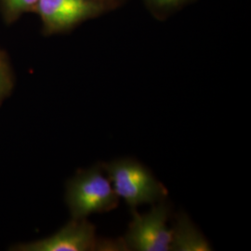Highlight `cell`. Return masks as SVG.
<instances>
[{
	"label": "cell",
	"instance_id": "1",
	"mask_svg": "<svg viewBox=\"0 0 251 251\" xmlns=\"http://www.w3.org/2000/svg\"><path fill=\"white\" fill-rule=\"evenodd\" d=\"M102 171V165H97L79 171L68 181L65 201L72 219H87L117 208L119 198Z\"/></svg>",
	"mask_w": 251,
	"mask_h": 251
},
{
	"label": "cell",
	"instance_id": "2",
	"mask_svg": "<svg viewBox=\"0 0 251 251\" xmlns=\"http://www.w3.org/2000/svg\"><path fill=\"white\" fill-rule=\"evenodd\" d=\"M118 198H123L132 209L143 204L165 200L168 191L152 172L140 162L124 158L102 165Z\"/></svg>",
	"mask_w": 251,
	"mask_h": 251
},
{
	"label": "cell",
	"instance_id": "3",
	"mask_svg": "<svg viewBox=\"0 0 251 251\" xmlns=\"http://www.w3.org/2000/svg\"><path fill=\"white\" fill-rule=\"evenodd\" d=\"M15 251H126L121 240H99L95 227L87 219H72L52 235L33 242L14 246Z\"/></svg>",
	"mask_w": 251,
	"mask_h": 251
},
{
	"label": "cell",
	"instance_id": "4",
	"mask_svg": "<svg viewBox=\"0 0 251 251\" xmlns=\"http://www.w3.org/2000/svg\"><path fill=\"white\" fill-rule=\"evenodd\" d=\"M133 219L123 241L126 251H171V229L168 227L171 216V206L160 201L144 214H139L132 209Z\"/></svg>",
	"mask_w": 251,
	"mask_h": 251
},
{
	"label": "cell",
	"instance_id": "5",
	"mask_svg": "<svg viewBox=\"0 0 251 251\" xmlns=\"http://www.w3.org/2000/svg\"><path fill=\"white\" fill-rule=\"evenodd\" d=\"M47 34L68 31L84 21L107 11L99 0H39L34 9Z\"/></svg>",
	"mask_w": 251,
	"mask_h": 251
},
{
	"label": "cell",
	"instance_id": "6",
	"mask_svg": "<svg viewBox=\"0 0 251 251\" xmlns=\"http://www.w3.org/2000/svg\"><path fill=\"white\" fill-rule=\"evenodd\" d=\"M211 246L188 216L179 212L171 228V251H209Z\"/></svg>",
	"mask_w": 251,
	"mask_h": 251
},
{
	"label": "cell",
	"instance_id": "7",
	"mask_svg": "<svg viewBox=\"0 0 251 251\" xmlns=\"http://www.w3.org/2000/svg\"><path fill=\"white\" fill-rule=\"evenodd\" d=\"M193 0H144L145 5L157 18H165Z\"/></svg>",
	"mask_w": 251,
	"mask_h": 251
},
{
	"label": "cell",
	"instance_id": "8",
	"mask_svg": "<svg viewBox=\"0 0 251 251\" xmlns=\"http://www.w3.org/2000/svg\"><path fill=\"white\" fill-rule=\"evenodd\" d=\"M39 0H2V9L7 21L11 22L25 12L34 10Z\"/></svg>",
	"mask_w": 251,
	"mask_h": 251
},
{
	"label": "cell",
	"instance_id": "9",
	"mask_svg": "<svg viewBox=\"0 0 251 251\" xmlns=\"http://www.w3.org/2000/svg\"><path fill=\"white\" fill-rule=\"evenodd\" d=\"M11 88V76L8 63L0 53V101L4 99Z\"/></svg>",
	"mask_w": 251,
	"mask_h": 251
},
{
	"label": "cell",
	"instance_id": "10",
	"mask_svg": "<svg viewBox=\"0 0 251 251\" xmlns=\"http://www.w3.org/2000/svg\"><path fill=\"white\" fill-rule=\"evenodd\" d=\"M99 1H100L106 7L108 10L117 8L123 2V0H99Z\"/></svg>",
	"mask_w": 251,
	"mask_h": 251
}]
</instances>
